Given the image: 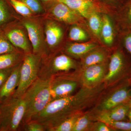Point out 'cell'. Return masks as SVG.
<instances>
[{"instance_id":"cell-1","label":"cell","mask_w":131,"mask_h":131,"mask_svg":"<svg viewBox=\"0 0 131 131\" xmlns=\"http://www.w3.org/2000/svg\"><path fill=\"white\" fill-rule=\"evenodd\" d=\"M107 88L103 82L92 88L81 86L75 94L51 101L31 120L42 124L49 131L73 115L94 107Z\"/></svg>"},{"instance_id":"cell-2","label":"cell","mask_w":131,"mask_h":131,"mask_svg":"<svg viewBox=\"0 0 131 131\" xmlns=\"http://www.w3.org/2000/svg\"><path fill=\"white\" fill-rule=\"evenodd\" d=\"M51 78L43 80L38 78L21 97L26 105L25 113L21 125L31 121L51 101L50 90Z\"/></svg>"},{"instance_id":"cell-3","label":"cell","mask_w":131,"mask_h":131,"mask_svg":"<svg viewBox=\"0 0 131 131\" xmlns=\"http://www.w3.org/2000/svg\"><path fill=\"white\" fill-rule=\"evenodd\" d=\"M26 112L22 98L12 96L0 103V131L20 129Z\"/></svg>"},{"instance_id":"cell-4","label":"cell","mask_w":131,"mask_h":131,"mask_svg":"<svg viewBox=\"0 0 131 131\" xmlns=\"http://www.w3.org/2000/svg\"><path fill=\"white\" fill-rule=\"evenodd\" d=\"M131 100V78L108 87L91 109L95 112L109 110Z\"/></svg>"},{"instance_id":"cell-5","label":"cell","mask_w":131,"mask_h":131,"mask_svg":"<svg viewBox=\"0 0 131 131\" xmlns=\"http://www.w3.org/2000/svg\"><path fill=\"white\" fill-rule=\"evenodd\" d=\"M78 69L75 61L68 55L60 54L47 58L43 56L40 61L38 78L42 80H49L56 75Z\"/></svg>"},{"instance_id":"cell-6","label":"cell","mask_w":131,"mask_h":131,"mask_svg":"<svg viewBox=\"0 0 131 131\" xmlns=\"http://www.w3.org/2000/svg\"><path fill=\"white\" fill-rule=\"evenodd\" d=\"M42 56L34 53L24 55L20 72L19 82L13 96L21 98L31 84L38 77Z\"/></svg>"},{"instance_id":"cell-7","label":"cell","mask_w":131,"mask_h":131,"mask_svg":"<svg viewBox=\"0 0 131 131\" xmlns=\"http://www.w3.org/2000/svg\"><path fill=\"white\" fill-rule=\"evenodd\" d=\"M80 86L77 70L52 77L50 83L51 101L72 95Z\"/></svg>"},{"instance_id":"cell-8","label":"cell","mask_w":131,"mask_h":131,"mask_svg":"<svg viewBox=\"0 0 131 131\" xmlns=\"http://www.w3.org/2000/svg\"><path fill=\"white\" fill-rule=\"evenodd\" d=\"M131 68L126 61L124 54L119 50L111 56L107 73L103 82L107 88L111 86L131 77Z\"/></svg>"},{"instance_id":"cell-9","label":"cell","mask_w":131,"mask_h":131,"mask_svg":"<svg viewBox=\"0 0 131 131\" xmlns=\"http://www.w3.org/2000/svg\"><path fill=\"white\" fill-rule=\"evenodd\" d=\"M108 66L106 61L77 70L81 86L92 88L103 82L107 73Z\"/></svg>"},{"instance_id":"cell-10","label":"cell","mask_w":131,"mask_h":131,"mask_svg":"<svg viewBox=\"0 0 131 131\" xmlns=\"http://www.w3.org/2000/svg\"><path fill=\"white\" fill-rule=\"evenodd\" d=\"M24 25L32 45V53L42 56L47 55L43 34L40 26L36 22L30 20L25 21Z\"/></svg>"},{"instance_id":"cell-11","label":"cell","mask_w":131,"mask_h":131,"mask_svg":"<svg viewBox=\"0 0 131 131\" xmlns=\"http://www.w3.org/2000/svg\"><path fill=\"white\" fill-rule=\"evenodd\" d=\"M3 31L8 40L15 48L21 49L25 54L31 52L28 39L21 30L8 26Z\"/></svg>"},{"instance_id":"cell-12","label":"cell","mask_w":131,"mask_h":131,"mask_svg":"<svg viewBox=\"0 0 131 131\" xmlns=\"http://www.w3.org/2000/svg\"><path fill=\"white\" fill-rule=\"evenodd\" d=\"M21 63L22 62L15 68L6 81L0 89L1 103L13 96L18 86Z\"/></svg>"},{"instance_id":"cell-13","label":"cell","mask_w":131,"mask_h":131,"mask_svg":"<svg viewBox=\"0 0 131 131\" xmlns=\"http://www.w3.org/2000/svg\"><path fill=\"white\" fill-rule=\"evenodd\" d=\"M52 13L57 19L67 24H74L79 20L78 13L62 2L54 6Z\"/></svg>"},{"instance_id":"cell-14","label":"cell","mask_w":131,"mask_h":131,"mask_svg":"<svg viewBox=\"0 0 131 131\" xmlns=\"http://www.w3.org/2000/svg\"><path fill=\"white\" fill-rule=\"evenodd\" d=\"M130 106L128 103H123L106 111L93 112L95 114L115 121H128L127 115Z\"/></svg>"},{"instance_id":"cell-15","label":"cell","mask_w":131,"mask_h":131,"mask_svg":"<svg viewBox=\"0 0 131 131\" xmlns=\"http://www.w3.org/2000/svg\"><path fill=\"white\" fill-rule=\"evenodd\" d=\"M46 39L50 49H54L59 43L63 36L61 27L52 21H48L45 29Z\"/></svg>"},{"instance_id":"cell-16","label":"cell","mask_w":131,"mask_h":131,"mask_svg":"<svg viewBox=\"0 0 131 131\" xmlns=\"http://www.w3.org/2000/svg\"><path fill=\"white\" fill-rule=\"evenodd\" d=\"M60 2L84 18H88L93 7V4L90 0H60Z\"/></svg>"},{"instance_id":"cell-17","label":"cell","mask_w":131,"mask_h":131,"mask_svg":"<svg viewBox=\"0 0 131 131\" xmlns=\"http://www.w3.org/2000/svg\"><path fill=\"white\" fill-rule=\"evenodd\" d=\"M96 44L90 42L74 43L69 45L65 49V52L69 56L75 58H82L85 55L96 49Z\"/></svg>"},{"instance_id":"cell-18","label":"cell","mask_w":131,"mask_h":131,"mask_svg":"<svg viewBox=\"0 0 131 131\" xmlns=\"http://www.w3.org/2000/svg\"><path fill=\"white\" fill-rule=\"evenodd\" d=\"M107 53L102 49H95L82 58L81 68L83 69L90 66L102 63L106 61Z\"/></svg>"},{"instance_id":"cell-19","label":"cell","mask_w":131,"mask_h":131,"mask_svg":"<svg viewBox=\"0 0 131 131\" xmlns=\"http://www.w3.org/2000/svg\"><path fill=\"white\" fill-rule=\"evenodd\" d=\"M96 121L94 113L90 109L78 118L72 131H90L92 125Z\"/></svg>"},{"instance_id":"cell-20","label":"cell","mask_w":131,"mask_h":131,"mask_svg":"<svg viewBox=\"0 0 131 131\" xmlns=\"http://www.w3.org/2000/svg\"><path fill=\"white\" fill-rule=\"evenodd\" d=\"M19 52L0 55V70L15 67L23 61L24 57Z\"/></svg>"},{"instance_id":"cell-21","label":"cell","mask_w":131,"mask_h":131,"mask_svg":"<svg viewBox=\"0 0 131 131\" xmlns=\"http://www.w3.org/2000/svg\"><path fill=\"white\" fill-rule=\"evenodd\" d=\"M102 21L101 34L104 43L107 45L110 46L113 43L114 40L112 25L107 15H104L103 16Z\"/></svg>"},{"instance_id":"cell-22","label":"cell","mask_w":131,"mask_h":131,"mask_svg":"<svg viewBox=\"0 0 131 131\" xmlns=\"http://www.w3.org/2000/svg\"><path fill=\"white\" fill-rule=\"evenodd\" d=\"M96 120L105 122L115 131H131V122L129 121H115L95 114Z\"/></svg>"},{"instance_id":"cell-23","label":"cell","mask_w":131,"mask_h":131,"mask_svg":"<svg viewBox=\"0 0 131 131\" xmlns=\"http://www.w3.org/2000/svg\"><path fill=\"white\" fill-rule=\"evenodd\" d=\"M84 112L77 113L73 115L58 125L49 129V131H72L78 118Z\"/></svg>"},{"instance_id":"cell-24","label":"cell","mask_w":131,"mask_h":131,"mask_svg":"<svg viewBox=\"0 0 131 131\" xmlns=\"http://www.w3.org/2000/svg\"><path fill=\"white\" fill-rule=\"evenodd\" d=\"M12 13L5 0H0V29L9 23Z\"/></svg>"},{"instance_id":"cell-25","label":"cell","mask_w":131,"mask_h":131,"mask_svg":"<svg viewBox=\"0 0 131 131\" xmlns=\"http://www.w3.org/2000/svg\"><path fill=\"white\" fill-rule=\"evenodd\" d=\"M89 18V24L93 32L96 36L101 35L102 26V19L97 14L92 12L90 14Z\"/></svg>"},{"instance_id":"cell-26","label":"cell","mask_w":131,"mask_h":131,"mask_svg":"<svg viewBox=\"0 0 131 131\" xmlns=\"http://www.w3.org/2000/svg\"><path fill=\"white\" fill-rule=\"evenodd\" d=\"M18 51L8 40L3 31L0 29V55Z\"/></svg>"},{"instance_id":"cell-27","label":"cell","mask_w":131,"mask_h":131,"mask_svg":"<svg viewBox=\"0 0 131 131\" xmlns=\"http://www.w3.org/2000/svg\"><path fill=\"white\" fill-rule=\"evenodd\" d=\"M10 5L17 13L24 16H29L31 15V11L24 3L19 0H8Z\"/></svg>"},{"instance_id":"cell-28","label":"cell","mask_w":131,"mask_h":131,"mask_svg":"<svg viewBox=\"0 0 131 131\" xmlns=\"http://www.w3.org/2000/svg\"><path fill=\"white\" fill-rule=\"evenodd\" d=\"M69 36L71 40L73 41H84L87 39L86 34L78 27H73L71 28Z\"/></svg>"},{"instance_id":"cell-29","label":"cell","mask_w":131,"mask_h":131,"mask_svg":"<svg viewBox=\"0 0 131 131\" xmlns=\"http://www.w3.org/2000/svg\"><path fill=\"white\" fill-rule=\"evenodd\" d=\"M20 130L25 131H46V129L43 125L39 122L31 121L26 124H23Z\"/></svg>"},{"instance_id":"cell-30","label":"cell","mask_w":131,"mask_h":131,"mask_svg":"<svg viewBox=\"0 0 131 131\" xmlns=\"http://www.w3.org/2000/svg\"><path fill=\"white\" fill-rule=\"evenodd\" d=\"M90 131H115V130L105 122L97 120L94 122Z\"/></svg>"},{"instance_id":"cell-31","label":"cell","mask_w":131,"mask_h":131,"mask_svg":"<svg viewBox=\"0 0 131 131\" xmlns=\"http://www.w3.org/2000/svg\"><path fill=\"white\" fill-rule=\"evenodd\" d=\"M24 3L32 12L36 13H41L43 11L42 6L37 0H19Z\"/></svg>"},{"instance_id":"cell-32","label":"cell","mask_w":131,"mask_h":131,"mask_svg":"<svg viewBox=\"0 0 131 131\" xmlns=\"http://www.w3.org/2000/svg\"><path fill=\"white\" fill-rule=\"evenodd\" d=\"M15 67L0 70V89L6 81Z\"/></svg>"},{"instance_id":"cell-33","label":"cell","mask_w":131,"mask_h":131,"mask_svg":"<svg viewBox=\"0 0 131 131\" xmlns=\"http://www.w3.org/2000/svg\"><path fill=\"white\" fill-rule=\"evenodd\" d=\"M124 45L127 50L131 56V35H127L125 38Z\"/></svg>"},{"instance_id":"cell-34","label":"cell","mask_w":131,"mask_h":131,"mask_svg":"<svg viewBox=\"0 0 131 131\" xmlns=\"http://www.w3.org/2000/svg\"><path fill=\"white\" fill-rule=\"evenodd\" d=\"M127 118L128 121L131 122V107H130L129 111H128Z\"/></svg>"},{"instance_id":"cell-35","label":"cell","mask_w":131,"mask_h":131,"mask_svg":"<svg viewBox=\"0 0 131 131\" xmlns=\"http://www.w3.org/2000/svg\"><path fill=\"white\" fill-rule=\"evenodd\" d=\"M129 20L131 22V5L130 6L129 11Z\"/></svg>"},{"instance_id":"cell-36","label":"cell","mask_w":131,"mask_h":131,"mask_svg":"<svg viewBox=\"0 0 131 131\" xmlns=\"http://www.w3.org/2000/svg\"><path fill=\"white\" fill-rule=\"evenodd\" d=\"M128 103V104H129V106H130V107H131V100H130L129 101Z\"/></svg>"},{"instance_id":"cell-37","label":"cell","mask_w":131,"mask_h":131,"mask_svg":"<svg viewBox=\"0 0 131 131\" xmlns=\"http://www.w3.org/2000/svg\"><path fill=\"white\" fill-rule=\"evenodd\" d=\"M43 1H50V0H43Z\"/></svg>"},{"instance_id":"cell-38","label":"cell","mask_w":131,"mask_h":131,"mask_svg":"<svg viewBox=\"0 0 131 131\" xmlns=\"http://www.w3.org/2000/svg\"><path fill=\"white\" fill-rule=\"evenodd\" d=\"M58 1H60V0H58Z\"/></svg>"},{"instance_id":"cell-39","label":"cell","mask_w":131,"mask_h":131,"mask_svg":"<svg viewBox=\"0 0 131 131\" xmlns=\"http://www.w3.org/2000/svg\"><path fill=\"white\" fill-rule=\"evenodd\" d=\"M0 103H1V102H0Z\"/></svg>"},{"instance_id":"cell-40","label":"cell","mask_w":131,"mask_h":131,"mask_svg":"<svg viewBox=\"0 0 131 131\" xmlns=\"http://www.w3.org/2000/svg\"></svg>"}]
</instances>
